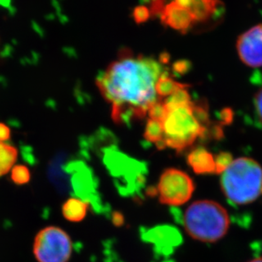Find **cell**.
<instances>
[{"label":"cell","mask_w":262,"mask_h":262,"mask_svg":"<svg viewBox=\"0 0 262 262\" xmlns=\"http://www.w3.org/2000/svg\"><path fill=\"white\" fill-rule=\"evenodd\" d=\"M161 67L154 59L135 56L130 51L119 53L97 78V87L112 106V118L117 124L141 119L155 104L161 101L156 84Z\"/></svg>","instance_id":"obj_1"},{"label":"cell","mask_w":262,"mask_h":262,"mask_svg":"<svg viewBox=\"0 0 262 262\" xmlns=\"http://www.w3.org/2000/svg\"><path fill=\"white\" fill-rule=\"evenodd\" d=\"M162 104L164 114L160 120L163 140L159 149L169 147L181 152L206 132L209 114L205 104L192 101L174 106Z\"/></svg>","instance_id":"obj_2"},{"label":"cell","mask_w":262,"mask_h":262,"mask_svg":"<svg viewBox=\"0 0 262 262\" xmlns=\"http://www.w3.org/2000/svg\"><path fill=\"white\" fill-rule=\"evenodd\" d=\"M221 187L225 196L233 204L253 203L262 193V167L250 158L234 159L222 172Z\"/></svg>","instance_id":"obj_3"},{"label":"cell","mask_w":262,"mask_h":262,"mask_svg":"<svg viewBox=\"0 0 262 262\" xmlns=\"http://www.w3.org/2000/svg\"><path fill=\"white\" fill-rule=\"evenodd\" d=\"M184 227L187 234L193 239L217 242L229 230V214L217 202L199 200L192 203L185 212Z\"/></svg>","instance_id":"obj_4"},{"label":"cell","mask_w":262,"mask_h":262,"mask_svg":"<svg viewBox=\"0 0 262 262\" xmlns=\"http://www.w3.org/2000/svg\"><path fill=\"white\" fill-rule=\"evenodd\" d=\"M72 251L70 237L59 227H48L41 230L33 244V254L38 262H68Z\"/></svg>","instance_id":"obj_5"},{"label":"cell","mask_w":262,"mask_h":262,"mask_svg":"<svg viewBox=\"0 0 262 262\" xmlns=\"http://www.w3.org/2000/svg\"><path fill=\"white\" fill-rule=\"evenodd\" d=\"M192 178L177 169H168L161 174L158 185L159 201L162 204L179 206L187 203L194 192Z\"/></svg>","instance_id":"obj_6"},{"label":"cell","mask_w":262,"mask_h":262,"mask_svg":"<svg viewBox=\"0 0 262 262\" xmlns=\"http://www.w3.org/2000/svg\"><path fill=\"white\" fill-rule=\"evenodd\" d=\"M237 51L243 63L250 68L262 67V24L253 27L238 37Z\"/></svg>","instance_id":"obj_7"},{"label":"cell","mask_w":262,"mask_h":262,"mask_svg":"<svg viewBox=\"0 0 262 262\" xmlns=\"http://www.w3.org/2000/svg\"><path fill=\"white\" fill-rule=\"evenodd\" d=\"M160 18L164 25L182 33H187L195 23L189 10L174 1L167 3L162 10Z\"/></svg>","instance_id":"obj_8"},{"label":"cell","mask_w":262,"mask_h":262,"mask_svg":"<svg viewBox=\"0 0 262 262\" xmlns=\"http://www.w3.org/2000/svg\"><path fill=\"white\" fill-rule=\"evenodd\" d=\"M187 163L196 174H210L216 170L215 158L203 147L191 151L187 157Z\"/></svg>","instance_id":"obj_9"},{"label":"cell","mask_w":262,"mask_h":262,"mask_svg":"<svg viewBox=\"0 0 262 262\" xmlns=\"http://www.w3.org/2000/svg\"><path fill=\"white\" fill-rule=\"evenodd\" d=\"M219 0H191L187 7L194 23H204L214 16L220 9Z\"/></svg>","instance_id":"obj_10"},{"label":"cell","mask_w":262,"mask_h":262,"mask_svg":"<svg viewBox=\"0 0 262 262\" xmlns=\"http://www.w3.org/2000/svg\"><path fill=\"white\" fill-rule=\"evenodd\" d=\"M89 204L78 199H70L62 206V214L69 222H81L88 211Z\"/></svg>","instance_id":"obj_11"},{"label":"cell","mask_w":262,"mask_h":262,"mask_svg":"<svg viewBox=\"0 0 262 262\" xmlns=\"http://www.w3.org/2000/svg\"><path fill=\"white\" fill-rule=\"evenodd\" d=\"M187 87H188V85L178 83L169 75V73L163 72L156 84L157 95L159 96V98L163 100L168 96H171L172 94H174L181 89Z\"/></svg>","instance_id":"obj_12"},{"label":"cell","mask_w":262,"mask_h":262,"mask_svg":"<svg viewBox=\"0 0 262 262\" xmlns=\"http://www.w3.org/2000/svg\"><path fill=\"white\" fill-rule=\"evenodd\" d=\"M17 156V149L9 144L0 142V177L12 169Z\"/></svg>","instance_id":"obj_13"},{"label":"cell","mask_w":262,"mask_h":262,"mask_svg":"<svg viewBox=\"0 0 262 262\" xmlns=\"http://www.w3.org/2000/svg\"><path fill=\"white\" fill-rule=\"evenodd\" d=\"M145 139L150 142H154L160 148L163 140V129L161 121L157 119H149L145 128Z\"/></svg>","instance_id":"obj_14"},{"label":"cell","mask_w":262,"mask_h":262,"mask_svg":"<svg viewBox=\"0 0 262 262\" xmlns=\"http://www.w3.org/2000/svg\"><path fill=\"white\" fill-rule=\"evenodd\" d=\"M11 179L13 182L17 185H24L31 179V174L28 167L24 165H16L12 168Z\"/></svg>","instance_id":"obj_15"},{"label":"cell","mask_w":262,"mask_h":262,"mask_svg":"<svg viewBox=\"0 0 262 262\" xmlns=\"http://www.w3.org/2000/svg\"><path fill=\"white\" fill-rule=\"evenodd\" d=\"M151 16L150 9L144 5H139L133 10L134 20L137 24L146 23Z\"/></svg>","instance_id":"obj_16"},{"label":"cell","mask_w":262,"mask_h":262,"mask_svg":"<svg viewBox=\"0 0 262 262\" xmlns=\"http://www.w3.org/2000/svg\"><path fill=\"white\" fill-rule=\"evenodd\" d=\"M232 160L233 159H232V156L227 152H222L217 155L215 158V165H216L215 173L222 174V172L224 171L228 165L232 163Z\"/></svg>","instance_id":"obj_17"},{"label":"cell","mask_w":262,"mask_h":262,"mask_svg":"<svg viewBox=\"0 0 262 262\" xmlns=\"http://www.w3.org/2000/svg\"><path fill=\"white\" fill-rule=\"evenodd\" d=\"M254 102H255V111L257 113V115L262 122V88L260 89L255 94Z\"/></svg>","instance_id":"obj_18"},{"label":"cell","mask_w":262,"mask_h":262,"mask_svg":"<svg viewBox=\"0 0 262 262\" xmlns=\"http://www.w3.org/2000/svg\"><path fill=\"white\" fill-rule=\"evenodd\" d=\"M11 132L6 124L0 123V142H5L10 138Z\"/></svg>","instance_id":"obj_19"},{"label":"cell","mask_w":262,"mask_h":262,"mask_svg":"<svg viewBox=\"0 0 262 262\" xmlns=\"http://www.w3.org/2000/svg\"><path fill=\"white\" fill-rule=\"evenodd\" d=\"M187 61H180L178 63L174 65L176 71L179 72V73H184L185 71L187 70Z\"/></svg>","instance_id":"obj_20"},{"label":"cell","mask_w":262,"mask_h":262,"mask_svg":"<svg viewBox=\"0 0 262 262\" xmlns=\"http://www.w3.org/2000/svg\"><path fill=\"white\" fill-rule=\"evenodd\" d=\"M250 262H262V256L261 257L255 258L254 260H250Z\"/></svg>","instance_id":"obj_21"}]
</instances>
